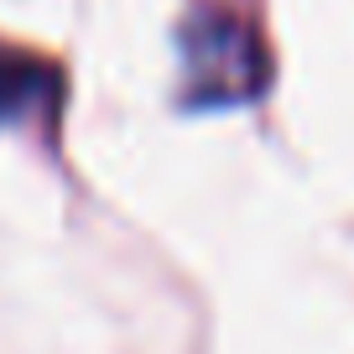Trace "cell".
I'll use <instances>...</instances> for the list:
<instances>
[{"mask_svg":"<svg viewBox=\"0 0 354 354\" xmlns=\"http://www.w3.org/2000/svg\"><path fill=\"white\" fill-rule=\"evenodd\" d=\"M57 100V68L37 53L0 42V125H16L37 110H53Z\"/></svg>","mask_w":354,"mask_h":354,"instance_id":"6da1fadb","label":"cell"}]
</instances>
